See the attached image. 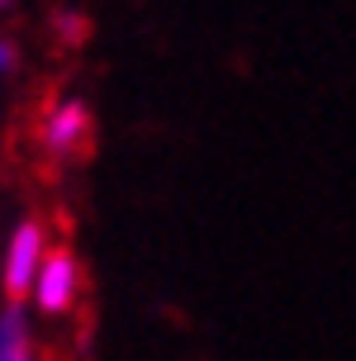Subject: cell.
Returning a JSON list of instances; mask_svg holds the SVG:
<instances>
[{
  "label": "cell",
  "instance_id": "1",
  "mask_svg": "<svg viewBox=\"0 0 356 361\" xmlns=\"http://www.w3.org/2000/svg\"><path fill=\"white\" fill-rule=\"evenodd\" d=\"M43 257H48L43 224H38V219H19L15 233H10V247H5V267H0L5 300H10V305H24V295H29V290H34V281H38Z\"/></svg>",
  "mask_w": 356,
  "mask_h": 361
},
{
  "label": "cell",
  "instance_id": "2",
  "mask_svg": "<svg viewBox=\"0 0 356 361\" xmlns=\"http://www.w3.org/2000/svg\"><path fill=\"white\" fill-rule=\"evenodd\" d=\"M76 295H81V262L71 247H57V252L43 257V267H38V281H34V305L43 314H67L76 305Z\"/></svg>",
  "mask_w": 356,
  "mask_h": 361
},
{
  "label": "cell",
  "instance_id": "3",
  "mask_svg": "<svg viewBox=\"0 0 356 361\" xmlns=\"http://www.w3.org/2000/svg\"><path fill=\"white\" fill-rule=\"evenodd\" d=\"M43 143H48V152H57V157L81 152V147L90 143V109H86V100H76V95L57 100V105L48 109V119H43Z\"/></svg>",
  "mask_w": 356,
  "mask_h": 361
},
{
  "label": "cell",
  "instance_id": "4",
  "mask_svg": "<svg viewBox=\"0 0 356 361\" xmlns=\"http://www.w3.org/2000/svg\"><path fill=\"white\" fill-rule=\"evenodd\" d=\"M0 361H34V328L24 305L0 309Z\"/></svg>",
  "mask_w": 356,
  "mask_h": 361
},
{
  "label": "cell",
  "instance_id": "5",
  "mask_svg": "<svg viewBox=\"0 0 356 361\" xmlns=\"http://www.w3.org/2000/svg\"><path fill=\"white\" fill-rule=\"evenodd\" d=\"M53 24H57V34L67 38V43H81V34H86V24H81L76 15H57Z\"/></svg>",
  "mask_w": 356,
  "mask_h": 361
},
{
  "label": "cell",
  "instance_id": "6",
  "mask_svg": "<svg viewBox=\"0 0 356 361\" xmlns=\"http://www.w3.org/2000/svg\"><path fill=\"white\" fill-rule=\"evenodd\" d=\"M15 67H19V48H15L5 34H0V76H10Z\"/></svg>",
  "mask_w": 356,
  "mask_h": 361
},
{
  "label": "cell",
  "instance_id": "7",
  "mask_svg": "<svg viewBox=\"0 0 356 361\" xmlns=\"http://www.w3.org/2000/svg\"><path fill=\"white\" fill-rule=\"evenodd\" d=\"M10 5H15V0H0V10H10Z\"/></svg>",
  "mask_w": 356,
  "mask_h": 361
}]
</instances>
